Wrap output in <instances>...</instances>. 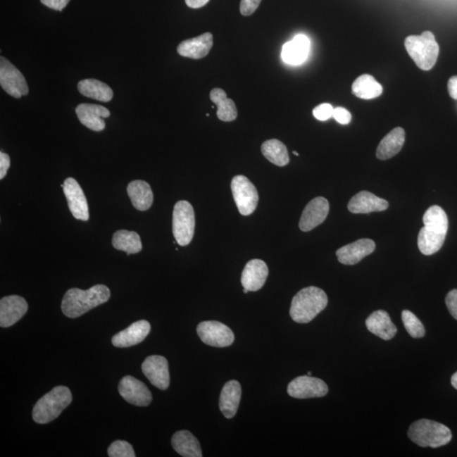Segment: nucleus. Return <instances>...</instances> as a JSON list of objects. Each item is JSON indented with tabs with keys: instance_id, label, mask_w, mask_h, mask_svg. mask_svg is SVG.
Segmentation results:
<instances>
[{
	"instance_id": "obj_14",
	"label": "nucleus",
	"mask_w": 457,
	"mask_h": 457,
	"mask_svg": "<svg viewBox=\"0 0 457 457\" xmlns=\"http://www.w3.org/2000/svg\"><path fill=\"white\" fill-rule=\"evenodd\" d=\"M119 393L125 401L134 406H146L152 402V394L142 381L132 376H125L119 384Z\"/></svg>"
},
{
	"instance_id": "obj_19",
	"label": "nucleus",
	"mask_w": 457,
	"mask_h": 457,
	"mask_svg": "<svg viewBox=\"0 0 457 457\" xmlns=\"http://www.w3.org/2000/svg\"><path fill=\"white\" fill-rule=\"evenodd\" d=\"M268 275V268L263 260H251L246 264L242 271L241 279L242 287L249 292H258L265 284Z\"/></svg>"
},
{
	"instance_id": "obj_38",
	"label": "nucleus",
	"mask_w": 457,
	"mask_h": 457,
	"mask_svg": "<svg viewBox=\"0 0 457 457\" xmlns=\"http://www.w3.org/2000/svg\"><path fill=\"white\" fill-rule=\"evenodd\" d=\"M333 118L342 125H348L351 123V115L345 108L338 107L334 108Z\"/></svg>"
},
{
	"instance_id": "obj_6",
	"label": "nucleus",
	"mask_w": 457,
	"mask_h": 457,
	"mask_svg": "<svg viewBox=\"0 0 457 457\" xmlns=\"http://www.w3.org/2000/svg\"><path fill=\"white\" fill-rule=\"evenodd\" d=\"M405 47L418 68L430 70L438 60L439 47L433 33L423 32L420 36H409L405 41Z\"/></svg>"
},
{
	"instance_id": "obj_32",
	"label": "nucleus",
	"mask_w": 457,
	"mask_h": 457,
	"mask_svg": "<svg viewBox=\"0 0 457 457\" xmlns=\"http://www.w3.org/2000/svg\"><path fill=\"white\" fill-rule=\"evenodd\" d=\"M112 245L115 249L123 251L127 255L140 253L142 249L139 234L127 230H120L114 234Z\"/></svg>"
},
{
	"instance_id": "obj_39",
	"label": "nucleus",
	"mask_w": 457,
	"mask_h": 457,
	"mask_svg": "<svg viewBox=\"0 0 457 457\" xmlns=\"http://www.w3.org/2000/svg\"><path fill=\"white\" fill-rule=\"evenodd\" d=\"M446 303L451 316L457 320V290H452L448 293Z\"/></svg>"
},
{
	"instance_id": "obj_18",
	"label": "nucleus",
	"mask_w": 457,
	"mask_h": 457,
	"mask_svg": "<svg viewBox=\"0 0 457 457\" xmlns=\"http://www.w3.org/2000/svg\"><path fill=\"white\" fill-rule=\"evenodd\" d=\"M375 247V242L370 239H361L338 249L337 258L339 263L345 265H354L374 253Z\"/></svg>"
},
{
	"instance_id": "obj_45",
	"label": "nucleus",
	"mask_w": 457,
	"mask_h": 457,
	"mask_svg": "<svg viewBox=\"0 0 457 457\" xmlns=\"http://www.w3.org/2000/svg\"><path fill=\"white\" fill-rule=\"evenodd\" d=\"M249 292V291L247 290V289H245V288H244V290H243V292H244L245 294H246V293Z\"/></svg>"
},
{
	"instance_id": "obj_26",
	"label": "nucleus",
	"mask_w": 457,
	"mask_h": 457,
	"mask_svg": "<svg viewBox=\"0 0 457 457\" xmlns=\"http://www.w3.org/2000/svg\"><path fill=\"white\" fill-rule=\"evenodd\" d=\"M127 194L134 208L139 211H146L152 206L154 194L148 182L137 180L130 182L127 187Z\"/></svg>"
},
{
	"instance_id": "obj_35",
	"label": "nucleus",
	"mask_w": 457,
	"mask_h": 457,
	"mask_svg": "<svg viewBox=\"0 0 457 457\" xmlns=\"http://www.w3.org/2000/svg\"><path fill=\"white\" fill-rule=\"evenodd\" d=\"M108 455L111 457H135L131 444L124 440H116L108 449Z\"/></svg>"
},
{
	"instance_id": "obj_28",
	"label": "nucleus",
	"mask_w": 457,
	"mask_h": 457,
	"mask_svg": "<svg viewBox=\"0 0 457 457\" xmlns=\"http://www.w3.org/2000/svg\"><path fill=\"white\" fill-rule=\"evenodd\" d=\"M172 446L179 455L184 457H202V450L198 439L191 432H176L171 439Z\"/></svg>"
},
{
	"instance_id": "obj_25",
	"label": "nucleus",
	"mask_w": 457,
	"mask_h": 457,
	"mask_svg": "<svg viewBox=\"0 0 457 457\" xmlns=\"http://www.w3.org/2000/svg\"><path fill=\"white\" fill-rule=\"evenodd\" d=\"M242 398V387L237 380L225 384L220 397V409L226 418L236 416Z\"/></svg>"
},
{
	"instance_id": "obj_15",
	"label": "nucleus",
	"mask_w": 457,
	"mask_h": 457,
	"mask_svg": "<svg viewBox=\"0 0 457 457\" xmlns=\"http://www.w3.org/2000/svg\"><path fill=\"white\" fill-rule=\"evenodd\" d=\"M330 212L328 200L323 196L314 199L309 202L301 213L299 228L304 232L316 228L326 220Z\"/></svg>"
},
{
	"instance_id": "obj_43",
	"label": "nucleus",
	"mask_w": 457,
	"mask_h": 457,
	"mask_svg": "<svg viewBox=\"0 0 457 457\" xmlns=\"http://www.w3.org/2000/svg\"><path fill=\"white\" fill-rule=\"evenodd\" d=\"M209 0H186L187 6L192 9H199L206 6Z\"/></svg>"
},
{
	"instance_id": "obj_10",
	"label": "nucleus",
	"mask_w": 457,
	"mask_h": 457,
	"mask_svg": "<svg viewBox=\"0 0 457 457\" xmlns=\"http://www.w3.org/2000/svg\"><path fill=\"white\" fill-rule=\"evenodd\" d=\"M199 337L204 343L213 347H226L234 342L232 330L218 321H204L196 328Z\"/></svg>"
},
{
	"instance_id": "obj_22",
	"label": "nucleus",
	"mask_w": 457,
	"mask_h": 457,
	"mask_svg": "<svg viewBox=\"0 0 457 457\" xmlns=\"http://www.w3.org/2000/svg\"><path fill=\"white\" fill-rule=\"evenodd\" d=\"M389 204L387 200L363 191L356 194L348 204V211L352 213H370L387 211Z\"/></svg>"
},
{
	"instance_id": "obj_29",
	"label": "nucleus",
	"mask_w": 457,
	"mask_h": 457,
	"mask_svg": "<svg viewBox=\"0 0 457 457\" xmlns=\"http://www.w3.org/2000/svg\"><path fill=\"white\" fill-rule=\"evenodd\" d=\"M78 90L87 98L98 100L100 102H110L113 99V91L107 84L96 79H85L80 82Z\"/></svg>"
},
{
	"instance_id": "obj_36",
	"label": "nucleus",
	"mask_w": 457,
	"mask_h": 457,
	"mask_svg": "<svg viewBox=\"0 0 457 457\" xmlns=\"http://www.w3.org/2000/svg\"><path fill=\"white\" fill-rule=\"evenodd\" d=\"M334 108L330 104H322L313 111V116L320 121L328 120L333 117Z\"/></svg>"
},
{
	"instance_id": "obj_23",
	"label": "nucleus",
	"mask_w": 457,
	"mask_h": 457,
	"mask_svg": "<svg viewBox=\"0 0 457 457\" xmlns=\"http://www.w3.org/2000/svg\"><path fill=\"white\" fill-rule=\"evenodd\" d=\"M310 50V41L307 36L297 35L290 42L284 44L282 58L286 64L299 65L307 60Z\"/></svg>"
},
{
	"instance_id": "obj_41",
	"label": "nucleus",
	"mask_w": 457,
	"mask_h": 457,
	"mask_svg": "<svg viewBox=\"0 0 457 457\" xmlns=\"http://www.w3.org/2000/svg\"><path fill=\"white\" fill-rule=\"evenodd\" d=\"M11 166V158L9 155L5 153H0V179L6 177L8 170Z\"/></svg>"
},
{
	"instance_id": "obj_42",
	"label": "nucleus",
	"mask_w": 457,
	"mask_h": 457,
	"mask_svg": "<svg viewBox=\"0 0 457 457\" xmlns=\"http://www.w3.org/2000/svg\"><path fill=\"white\" fill-rule=\"evenodd\" d=\"M448 91L453 99L457 100V75L452 77L448 82Z\"/></svg>"
},
{
	"instance_id": "obj_31",
	"label": "nucleus",
	"mask_w": 457,
	"mask_h": 457,
	"mask_svg": "<svg viewBox=\"0 0 457 457\" xmlns=\"http://www.w3.org/2000/svg\"><path fill=\"white\" fill-rule=\"evenodd\" d=\"M352 92L359 99H373L382 94L383 87L372 75H363L352 84Z\"/></svg>"
},
{
	"instance_id": "obj_16",
	"label": "nucleus",
	"mask_w": 457,
	"mask_h": 457,
	"mask_svg": "<svg viewBox=\"0 0 457 457\" xmlns=\"http://www.w3.org/2000/svg\"><path fill=\"white\" fill-rule=\"evenodd\" d=\"M28 310V304L23 297L8 296L0 300V326L7 328L19 321Z\"/></svg>"
},
{
	"instance_id": "obj_12",
	"label": "nucleus",
	"mask_w": 457,
	"mask_h": 457,
	"mask_svg": "<svg viewBox=\"0 0 457 457\" xmlns=\"http://www.w3.org/2000/svg\"><path fill=\"white\" fill-rule=\"evenodd\" d=\"M63 191L68 204L69 209L75 219L82 221L89 220L87 201L81 186L74 178H67Z\"/></svg>"
},
{
	"instance_id": "obj_5",
	"label": "nucleus",
	"mask_w": 457,
	"mask_h": 457,
	"mask_svg": "<svg viewBox=\"0 0 457 457\" xmlns=\"http://www.w3.org/2000/svg\"><path fill=\"white\" fill-rule=\"evenodd\" d=\"M408 437L419 446L438 448L450 443L452 434L442 423L420 419L410 426Z\"/></svg>"
},
{
	"instance_id": "obj_21",
	"label": "nucleus",
	"mask_w": 457,
	"mask_h": 457,
	"mask_svg": "<svg viewBox=\"0 0 457 457\" xmlns=\"http://www.w3.org/2000/svg\"><path fill=\"white\" fill-rule=\"evenodd\" d=\"M213 39L211 32L182 42L178 46L180 56L200 60L206 57L213 47Z\"/></svg>"
},
{
	"instance_id": "obj_37",
	"label": "nucleus",
	"mask_w": 457,
	"mask_h": 457,
	"mask_svg": "<svg viewBox=\"0 0 457 457\" xmlns=\"http://www.w3.org/2000/svg\"><path fill=\"white\" fill-rule=\"evenodd\" d=\"M262 0H241L240 11L244 16L253 15L257 11Z\"/></svg>"
},
{
	"instance_id": "obj_13",
	"label": "nucleus",
	"mask_w": 457,
	"mask_h": 457,
	"mask_svg": "<svg viewBox=\"0 0 457 457\" xmlns=\"http://www.w3.org/2000/svg\"><path fill=\"white\" fill-rule=\"evenodd\" d=\"M142 370L154 387L165 391L170 385L169 364L162 356H150L142 365Z\"/></svg>"
},
{
	"instance_id": "obj_8",
	"label": "nucleus",
	"mask_w": 457,
	"mask_h": 457,
	"mask_svg": "<svg viewBox=\"0 0 457 457\" xmlns=\"http://www.w3.org/2000/svg\"><path fill=\"white\" fill-rule=\"evenodd\" d=\"M232 191L239 213L244 216L251 215L258 204L257 188L246 176L241 175L232 179Z\"/></svg>"
},
{
	"instance_id": "obj_40",
	"label": "nucleus",
	"mask_w": 457,
	"mask_h": 457,
	"mask_svg": "<svg viewBox=\"0 0 457 457\" xmlns=\"http://www.w3.org/2000/svg\"><path fill=\"white\" fill-rule=\"evenodd\" d=\"M40 1L50 9L61 11L68 5L70 0H40Z\"/></svg>"
},
{
	"instance_id": "obj_46",
	"label": "nucleus",
	"mask_w": 457,
	"mask_h": 457,
	"mask_svg": "<svg viewBox=\"0 0 457 457\" xmlns=\"http://www.w3.org/2000/svg\"><path fill=\"white\" fill-rule=\"evenodd\" d=\"M293 154H294L296 156H299V153L295 152V151H293Z\"/></svg>"
},
{
	"instance_id": "obj_4",
	"label": "nucleus",
	"mask_w": 457,
	"mask_h": 457,
	"mask_svg": "<svg viewBox=\"0 0 457 457\" xmlns=\"http://www.w3.org/2000/svg\"><path fill=\"white\" fill-rule=\"evenodd\" d=\"M73 401L69 388L54 387L37 402L32 410V418L39 425H46L56 419Z\"/></svg>"
},
{
	"instance_id": "obj_3",
	"label": "nucleus",
	"mask_w": 457,
	"mask_h": 457,
	"mask_svg": "<svg viewBox=\"0 0 457 457\" xmlns=\"http://www.w3.org/2000/svg\"><path fill=\"white\" fill-rule=\"evenodd\" d=\"M328 305V296L322 289L309 287L303 289L293 297L290 315L299 324H308Z\"/></svg>"
},
{
	"instance_id": "obj_27",
	"label": "nucleus",
	"mask_w": 457,
	"mask_h": 457,
	"mask_svg": "<svg viewBox=\"0 0 457 457\" xmlns=\"http://www.w3.org/2000/svg\"><path fill=\"white\" fill-rule=\"evenodd\" d=\"M405 131L396 127L385 136L377 149L376 156L380 161H387L400 152L405 142Z\"/></svg>"
},
{
	"instance_id": "obj_1",
	"label": "nucleus",
	"mask_w": 457,
	"mask_h": 457,
	"mask_svg": "<svg viewBox=\"0 0 457 457\" xmlns=\"http://www.w3.org/2000/svg\"><path fill=\"white\" fill-rule=\"evenodd\" d=\"M425 226L419 232L418 246L422 254L433 255L444 245L448 232V217L442 208L434 205L422 218Z\"/></svg>"
},
{
	"instance_id": "obj_30",
	"label": "nucleus",
	"mask_w": 457,
	"mask_h": 457,
	"mask_svg": "<svg viewBox=\"0 0 457 457\" xmlns=\"http://www.w3.org/2000/svg\"><path fill=\"white\" fill-rule=\"evenodd\" d=\"M211 101L218 108L217 116L222 121L230 123L237 119V108L233 100L227 98L225 92L220 88H215L211 93Z\"/></svg>"
},
{
	"instance_id": "obj_20",
	"label": "nucleus",
	"mask_w": 457,
	"mask_h": 457,
	"mask_svg": "<svg viewBox=\"0 0 457 457\" xmlns=\"http://www.w3.org/2000/svg\"><path fill=\"white\" fill-rule=\"evenodd\" d=\"M150 330L151 325L148 321H137L130 325L127 329L115 334L112 338V344L120 348L136 346L144 341Z\"/></svg>"
},
{
	"instance_id": "obj_9",
	"label": "nucleus",
	"mask_w": 457,
	"mask_h": 457,
	"mask_svg": "<svg viewBox=\"0 0 457 457\" xmlns=\"http://www.w3.org/2000/svg\"><path fill=\"white\" fill-rule=\"evenodd\" d=\"M0 85L8 94L15 99L28 94V86L24 75L4 57L0 58Z\"/></svg>"
},
{
	"instance_id": "obj_24",
	"label": "nucleus",
	"mask_w": 457,
	"mask_h": 457,
	"mask_svg": "<svg viewBox=\"0 0 457 457\" xmlns=\"http://www.w3.org/2000/svg\"><path fill=\"white\" fill-rule=\"evenodd\" d=\"M366 326L370 332L384 341L393 339L397 333L396 325L393 324L389 313L384 310H378L370 314L367 318Z\"/></svg>"
},
{
	"instance_id": "obj_47",
	"label": "nucleus",
	"mask_w": 457,
	"mask_h": 457,
	"mask_svg": "<svg viewBox=\"0 0 457 457\" xmlns=\"http://www.w3.org/2000/svg\"><path fill=\"white\" fill-rule=\"evenodd\" d=\"M308 376H312V373H311V372H308Z\"/></svg>"
},
{
	"instance_id": "obj_7",
	"label": "nucleus",
	"mask_w": 457,
	"mask_h": 457,
	"mask_svg": "<svg viewBox=\"0 0 457 457\" xmlns=\"http://www.w3.org/2000/svg\"><path fill=\"white\" fill-rule=\"evenodd\" d=\"M173 234L180 246L189 245L195 232V213L187 201L176 203L173 211Z\"/></svg>"
},
{
	"instance_id": "obj_17",
	"label": "nucleus",
	"mask_w": 457,
	"mask_h": 457,
	"mask_svg": "<svg viewBox=\"0 0 457 457\" xmlns=\"http://www.w3.org/2000/svg\"><path fill=\"white\" fill-rule=\"evenodd\" d=\"M75 113L83 125L94 132H102L106 128L104 120L110 117L107 108L97 104H81L75 108Z\"/></svg>"
},
{
	"instance_id": "obj_33",
	"label": "nucleus",
	"mask_w": 457,
	"mask_h": 457,
	"mask_svg": "<svg viewBox=\"0 0 457 457\" xmlns=\"http://www.w3.org/2000/svg\"><path fill=\"white\" fill-rule=\"evenodd\" d=\"M261 150L263 156L275 165L283 167L290 162L286 145L277 139L264 142Z\"/></svg>"
},
{
	"instance_id": "obj_44",
	"label": "nucleus",
	"mask_w": 457,
	"mask_h": 457,
	"mask_svg": "<svg viewBox=\"0 0 457 457\" xmlns=\"http://www.w3.org/2000/svg\"><path fill=\"white\" fill-rule=\"evenodd\" d=\"M452 387L457 389V372L451 377Z\"/></svg>"
},
{
	"instance_id": "obj_34",
	"label": "nucleus",
	"mask_w": 457,
	"mask_h": 457,
	"mask_svg": "<svg viewBox=\"0 0 457 457\" xmlns=\"http://www.w3.org/2000/svg\"><path fill=\"white\" fill-rule=\"evenodd\" d=\"M402 322L406 331L413 338H422L425 335V329L423 327L422 322L418 320V317L415 315L408 310H404L401 313Z\"/></svg>"
},
{
	"instance_id": "obj_2",
	"label": "nucleus",
	"mask_w": 457,
	"mask_h": 457,
	"mask_svg": "<svg viewBox=\"0 0 457 457\" xmlns=\"http://www.w3.org/2000/svg\"><path fill=\"white\" fill-rule=\"evenodd\" d=\"M110 299L111 290L104 284H96L86 291L78 288L70 289L63 297L62 312L70 318L81 317L90 310L107 303Z\"/></svg>"
},
{
	"instance_id": "obj_11",
	"label": "nucleus",
	"mask_w": 457,
	"mask_h": 457,
	"mask_svg": "<svg viewBox=\"0 0 457 457\" xmlns=\"http://www.w3.org/2000/svg\"><path fill=\"white\" fill-rule=\"evenodd\" d=\"M328 392V385L325 381L308 375L297 377L289 384L287 388L289 396L296 399L323 397Z\"/></svg>"
}]
</instances>
